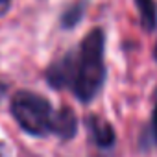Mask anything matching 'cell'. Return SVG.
Returning <instances> with one entry per match:
<instances>
[{"label":"cell","mask_w":157,"mask_h":157,"mask_svg":"<svg viewBox=\"0 0 157 157\" xmlns=\"http://www.w3.org/2000/svg\"><path fill=\"white\" fill-rule=\"evenodd\" d=\"M105 68V35L102 28H93L76 48L54 59L44 80L56 91H70L78 102L91 104L104 89Z\"/></svg>","instance_id":"cell-1"},{"label":"cell","mask_w":157,"mask_h":157,"mask_svg":"<svg viewBox=\"0 0 157 157\" xmlns=\"http://www.w3.org/2000/svg\"><path fill=\"white\" fill-rule=\"evenodd\" d=\"M10 111L17 126L30 137H48L54 135V122L57 109L52 102L30 89H21L11 96Z\"/></svg>","instance_id":"cell-2"},{"label":"cell","mask_w":157,"mask_h":157,"mask_svg":"<svg viewBox=\"0 0 157 157\" xmlns=\"http://www.w3.org/2000/svg\"><path fill=\"white\" fill-rule=\"evenodd\" d=\"M85 128L89 131V137L91 140L98 146V148H113L115 142H117V133H115V128L111 126L109 120H105L104 117L100 115H87L85 117Z\"/></svg>","instance_id":"cell-3"},{"label":"cell","mask_w":157,"mask_h":157,"mask_svg":"<svg viewBox=\"0 0 157 157\" xmlns=\"http://www.w3.org/2000/svg\"><path fill=\"white\" fill-rule=\"evenodd\" d=\"M76 133H78V117H76V113L67 105L59 107L57 113H56L54 135L57 139L68 142V140H72L76 137Z\"/></svg>","instance_id":"cell-4"},{"label":"cell","mask_w":157,"mask_h":157,"mask_svg":"<svg viewBox=\"0 0 157 157\" xmlns=\"http://www.w3.org/2000/svg\"><path fill=\"white\" fill-rule=\"evenodd\" d=\"M135 6L139 10L140 24L144 32H155L157 30V4L155 0H135Z\"/></svg>","instance_id":"cell-5"},{"label":"cell","mask_w":157,"mask_h":157,"mask_svg":"<svg viewBox=\"0 0 157 157\" xmlns=\"http://www.w3.org/2000/svg\"><path fill=\"white\" fill-rule=\"evenodd\" d=\"M85 8H87V2L85 0H78V2L70 4L59 17V26L63 30H72L76 28L78 24L82 22L83 15H85Z\"/></svg>","instance_id":"cell-6"},{"label":"cell","mask_w":157,"mask_h":157,"mask_svg":"<svg viewBox=\"0 0 157 157\" xmlns=\"http://www.w3.org/2000/svg\"><path fill=\"white\" fill-rule=\"evenodd\" d=\"M11 4L13 0H0V19L8 15V11L11 10Z\"/></svg>","instance_id":"cell-7"},{"label":"cell","mask_w":157,"mask_h":157,"mask_svg":"<svg viewBox=\"0 0 157 157\" xmlns=\"http://www.w3.org/2000/svg\"><path fill=\"white\" fill-rule=\"evenodd\" d=\"M151 131H153V139L157 142V98H155V105H153V117H151Z\"/></svg>","instance_id":"cell-8"},{"label":"cell","mask_w":157,"mask_h":157,"mask_svg":"<svg viewBox=\"0 0 157 157\" xmlns=\"http://www.w3.org/2000/svg\"><path fill=\"white\" fill-rule=\"evenodd\" d=\"M8 93H10V85L6 82H0V104H2V100L8 96Z\"/></svg>","instance_id":"cell-9"},{"label":"cell","mask_w":157,"mask_h":157,"mask_svg":"<svg viewBox=\"0 0 157 157\" xmlns=\"http://www.w3.org/2000/svg\"><path fill=\"white\" fill-rule=\"evenodd\" d=\"M153 59H155V63H157V43H155V46H153Z\"/></svg>","instance_id":"cell-10"}]
</instances>
